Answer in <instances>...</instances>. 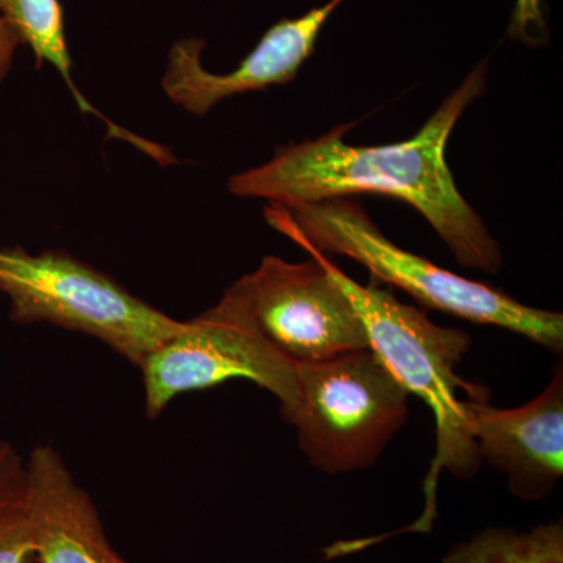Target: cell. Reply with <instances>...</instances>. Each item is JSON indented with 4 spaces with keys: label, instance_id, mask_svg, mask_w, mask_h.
<instances>
[{
    "label": "cell",
    "instance_id": "9a60e30c",
    "mask_svg": "<svg viewBox=\"0 0 563 563\" xmlns=\"http://www.w3.org/2000/svg\"><path fill=\"white\" fill-rule=\"evenodd\" d=\"M21 46L22 43L18 33L13 31L9 22L0 16V87L9 76L14 55Z\"/></svg>",
    "mask_w": 563,
    "mask_h": 563
},
{
    "label": "cell",
    "instance_id": "ba28073f",
    "mask_svg": "<svg viewBox=\"0 0 563 563\" xmlns=\"http://www.w3.org/2000/svg\"><path fill=\"white\" fill-rule=\"evenodd\" d=\"M342 2L329 0L295 20L276 22L231 73L214 74L206 69L203 40L198 36L177 40L169 49L163 91L187 113L206 117L232 96L290 84L313 54L325 21Z\"/></svg>",
    "mask_w": 563,
    "mask_h": 563
},
{
    "label": "cell",
    "instance_id": "5bb4252c",
    "mask_svg": "<svg viewBox=\"0 0 563 563\" xmlns=\"http://www.w3.org/2000/svg\"><path fill=\"white\" fill-rule=\"evenodd\" d=\"M25 461L16 448L0 440V509L24 498Z\"/></svg>",
    "mask_w": 563,
    "mask_h": 563
},
{
    "label": "cell",
    "instance_id": "3957f363",
    "mask_svg": "<svg viewBox=\"0 0 563 563\" xmlns=\"http://www.w3.org/2000/svg\"><path fill=\"white\" fill-rule=\"evenodd\" d=\"M265 218L296 244L350 257L376 279L401 288L424 306L518 333L554 354L563 350L562 313L526 306L492 285L465 279L402 250L351 198L295 206L269 203Z\"/></svg>",
    "mask_w": 563,
    "mask_h": 563
},
{
    "label": "cell",
    "instance_id": "6da1fadb",
    "mask_svg": "<svg viewBox=\"0 0 563 563\" xmlns=\"http://www.w3.org/2000/svg\"><path fill=\"white\" fill-rule=\"evenodd\" d=\"M485 77L487 62L466 76L410 140L352 146L343 140L350 125H340L318 139L279 147L272 161L232 176L229 191L276 206L362 192L390 196L420 211L463 268L496 274L503 266L501 247L459 191L446 162L451 133L483 95Z\"/></svg>",
    "mask_w": 563,
    "mask_h": 563
},
{
    "label": "cell",
    "instance_id": "7c38bea8",
    "mask_svg": "<svg viewBox=\"0 0 563 563\" xmlns=\"http://www.w3.org/2000/svg\"><path fill=\"white\" fill-rule=\"evenodd\" d=\"M0 16L18 33L22 46L31 47L38 66L47 63L57 69L80 109L96 113L73 80V58L60 0H0Z\"/></svg>",
    "mask_w": 563,
    "mask_h": 563
},
{
    "label": "cell",
    "instance_id": "277c9868",
    "mask_svg": "<svg viewBox=\"0 0 563 563\" xmlns=\"http://www.w3.org/2000/svg\"><path fill=\"white\" fill-rule=\"evenodd\" d=\"M0 292L9 298L16 324L44 322L84 333L139 368L184 328V321L65 251L32 254L20 246L0 247Z\"/></svg>",
    "mask_w": 563,
    "mask_h": 563
},
{
    "label": "cell",
    "instance_id": "5b68a950",
    "mask_svg": "<svg viewBox=\"0 0 563 563\" xmlns=\"http://www.w3.org/2000/svg\"><path fill=\"white\" fill-rule=\"evenodd\" d=\"M299 404L290 424L314 468H369L409 418V393L373 350L296 365Z\"/></svg>",
    "mask_w": 563,
    "mask_h": 563
},
{
    "label": "cell",
    "instance_id": "9c48e42d",
    "mask_svg": "<svg viewBox=\"0 0 563 563\" xmlns=\"http://www.w3.org/2000/svg\"><path fill=\"white\" fill-rule=\"evenodd\" d=\"M468 412L481 461L506 474L510 490L523 501L547 499L563 474L562 365L525 406L498 409L487 398H476Z\"/></svg>",
    "mask_w": 563,
    "mask_h": 563
},
{
    "label": "cell",
    "instance_id": "4fadbf2b",
    "mask_svg": "<svg viewBox=\"0 0 563 563\" xmlns=\"http://www.w3.org/2000/svg\"><path fill=\"white\" fill-rule=\"evenodd\" d=\"M33 548L24 501L0 509V563H31Z\"/></svg>",
    "mask_w": 563,
    "mask_h": 563
},
{
    "label": "cell",
    "instance_id": "8992f818",
    "mask_svg": "<svg viewBox=\"0 0 563 563\" xmlns=\"http://www.w3.org/2000/svg\"><path fill=\"white\" fill-rule=\"evenodd\" d=\"M150 418L185 393L246 379L276 396L288 422L298 409L296 365L263 339L231 288L217 306L184 321V328L152 351L140 366Z\"/></svg>",
    "mask_w": 563,
    "mask_h": 563
},
{
    "label": "cell",
    "instance_id": "30bf717a",
    "mask_svg": "<svg viewBox=\"0 0 563 563\" xmlns=\"http://www.w3.org/2000/svg\"><path fill=\"white\" fill-rule=\"evenodd\" d=\"M25 512L38 563H132L118 553L98 507L55 448L41 444L25 461Z\"/></svg>",
    "mask_w": 563,
    "mask_h": 563
},
{
    "label": "cell",
    "instance_id": "7a4b0ae2",
    "mask_svg": "<svg viewBox=\"0 0 563 563\" xmlns=\"http://www.w3.org/2000/svg\"><path fill=\"white\" fill-rule=\"evenodd\" d=\"M318 254L365 325L369 347L409 395L428 404L435 418V454L422 483L424 510L409 528L373 540L379 542L402 532H431L442 473L466 479L479 472L483 463L470 431L468 402L487 398V390L466 383L457 374L472 340L459 329L435 324L421 310L393 298L391 292L352 280L325 254Z\"/></svg>",
    "mask_w": 563,
    "mask_h": 563
},
{
    "label": "cell",
    "instance_id": "52a82bcc",
    "mask_svg": "<svg viewBox=\"0 0 563 563\" xmlns=\"http://www.w3.org/2000/svg\"><path fill=\"white\" fill-rule=\"evenodd\" d=\"M301 247L310 261L268 255L254 273L229 287L255 328L295 365L372 350L365 325L318 251Z\"/></svg>",
    "mask_w": 563,
    "mask_h": 563
},
{
    "label": "cell",
    "instance_id": "8fae6325",
    "mask_svg": "<svg viewBox=\"0 0 563 563\" xmlns=\"http://www.w3.org/2000/svg\"><path fill=\"white\" fill-rule=\"evenodd\" d=\"M443 563H563V525L551 521L517 531L492 526L455 543Z\"/></svg>",
    "mask_w": 563,
    "mask_h": 563
}]
</instances>
